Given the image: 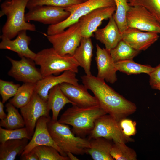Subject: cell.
<instances>
[{"mask_svg":"<svg viewBox=\"0 0 160 160\" xmlns=\"http://www.w3.org/2000/svg\"><path fill=\"white\" fill-rule=\"evenodd\" d=\"M5 107L7 116L5 119L1 120L0 126L8 129L24 127V120L16 107L9 102L6 104Z\"/></svg>","mask_w":160,"mask_h":160,"instance_id":"d4e9b609","label":"cell"},{"mask_svg":"<svg viewBox=\"0 0 160 160\" xmlns=\"http://www.w3.org/2000/svg\"><path fill=\"white\" fill-rule=\"evenodd\" d=\"M20 159L21 160H39L37 156L32 150L27 154L21 155Z\"/></svg>","mask_w":160,"mask_h":160,"instance_id":"74e56055","label":"cell"},{"mask_svg":"<svg viewBox=\"0 0 160 160\" xmlns=\"http://www.w3.org/2000/svg\"><path fill=\"white\" fill-rule=\"evenodd\" d=\"M3 104L2 101H0V119L1 120L5 119L7 116L4 111Z\"/></svg>","mask_w":160,"mask_h":160,"instance_id":"f35d334b","label":"cell"},{"mask_svg":"<svg viewBox=\"0 0 160 160\" xmlns=\"http://www.w3.org/2000/svg\"><path fill=\"white\" fill-rule=\"evenodd\" d=\"M6 57L12 65L8 73V75L16 80L24 83L36 84L43 78L40 70L36 67L33 60L22 57L20 60H17L8 56Z\"/></svg>","mask_w":160,"mask_h":160,"instance_id":"30bf717a","label":"cell"},{"mask_svg":"<svg viewBox=\"0 0 160 160\" xmlns=\"http://www.w3.org/2000/svg\"><path fill=\"white\" fill-rule=\"evenodd\" d=\"M116 9V6L99 8L80 18L78 22L82 37L93 36L102 21L111 17Z\"/></svg>","mask_w":160,"mask_h":160,"instance_id":"4fadbf2b","label":"cell"},{"mask_svg":"<svg viewBox=\"0 0 160 160\" xmlns=\"http://www.w3.org/2000/svg\"><path fill=\"white\" fill-rule=\"evenodd\" d=\"M140 52L122 39L110 51V53L114 62L116 63L126 60H133Z\"/></svg>","mask_w":160,"mask_h":160,"instance_id":"83f0119b","label":"cell"},{"mask_svg":"<svg viewBox=\"0 0 160 160\" xmlns=\"http://www.w3.org/2000/svg\"><path fill=\"white\" fill-rule=\"evenodd\" d=\"M78 81L76 73L66 71L60 75H51L43 77L36 84L35 92L44 100L47 101L49 92L55 86L64 82L77 85Z\"/></svg>","mask_w":160,"mask_h":160,"instance_id":"ac0fdd59","label":"cell"},{"mask_svg":"<svg viewBox=\"0 0 160 160\" xmlns=\"http://www.w3.org/2000/svg\"><path fill=\"white\" fill-rule=\"evenodd\" d=\"M70 13L65 8L49 5L37 6L29 9L25 14L26 22L37 21L45 24L54 25L67 18Z\"/></svg>","mask_w":160,"mask_h":160,"instance_id":"7c38bea8","label":"cell"},{"mask_svg":"<svg viewBox=\"0 0 160 160\" xmlns=\"http://www.w3.org/2000/svg\"><path fill=\"white\" fill-rule=\"evenodd\" d=\"M158 33L143 32L135 28H128L121 33L122 39L131 47L139 51L145 50L158 39Z\"/></svg>","mask_w":160,"mask_h":160,"instance_id":"e0dca14e","label":"cell"},{"mask_svg":"<svg viewBox=\"0 0 160 160\" xmlns=\"http://www.w3.org/2000/svg\"><path fill=\"white\" fill-rule=\"evenodd\" d=\"M114 6H116V4L113 0H87L65 8V10L70 13V16L59 23L49 25L47 29V34L54 35L63 32L67 28L78 22L81 17L95 9Z\"/></svg>","mask_w":160,"mask_h":160,"instance_id":"8992f818","label":"cell"},{"mask_svg":"<svg viewBox=\"0 0 160 160\" xmlns=\"http://www.w3.org/2000/svg\"><path fill=\"white\" fill-rule=\"evenodd\" d=\"M59 85L64 95L73 103V105L82 108L99 105L97 98L89 93L88 89L84 84L74 85L64 82Z\"/></svg>","mask_w":160,"mask_h":160,"instance_id":"5bb4252c","label":"cell"},{"mask_svg":"<svg viewBox=\"0 0 160 160\" xmlns=\"http://www.w3.org/2000/svg\"><path fill=\"white\" fill-rule=\"evenodd\" d=\"M20 86L19 84H15L12 81L0 80V94L2 102L5 103L10 98L14 97Z\"/></svg>","mask_w":160,"mask_h":160,"instance_id":"e575fe53","label":"cell"},{"mask_svg":"<svg viewBox=\"0 0 160 160\" xmlns=\"http://www.w3.org/2000/svg\"><path fill=\"white\" fill-rule=\"evenodd\" d=\"M96 48L95 60L98 70L97 77L110 83H114L117 80L116 72L118 70L110 52L101 48L98 44Z\"/></svg>","mask_w":160,"mask_h":160,"instance_id":"2e32d148","label":"cell"},{"mask_svg":"<svg viewBox=\"0 0 160 160\" xmlns=\"http://www.w3.org/2000/svg\"><path fill=\"white\" fill-rule=\"evenodd\" d=\"M32 150L37 156L39 160H70L68 156L62 155L56 149L51 146H39Z\"/></svg>","mask_w":160,"mask_h":160,"instance_id":"4dcf8cb0","label":"cell"},{"mask_svg":"<svg viewBox=\"0 0 160 160\" xmlns=\"http://www.w3.org/2000/svg\"><path fill=\"white\" fill-rule=\"evenodd\" d=\"M103 137L114 143H126L132 142L134 139L125 136L119 123L109 114L104 115L95 121L93 129L89 134L88 140Z\"/></svg>","mask_w":160,"mask_h":160,"instance_id":"ba28073f","label":"cell"},{"mask_svg":"<svg viewBox=\"0 0 160 160\" xmlns=\"http://www.w3.org/2000/svg\"><path fill=\"white\" fill-rule=\"evenodd\" d=\"M84 2L87 1V0H82Z\"/></svg>","mask_w":160,"mask_h":160,"instance_id":"b9f144b4","label":"cell"},{"mask_svg":"<svg viewBox=\"0 0 160 160\" xmlns=\"http://www.w3.org/2000/svg\"><path fill=\"white\" fill-rule=\"evenodd\" d=\"M29 139L9 140L0 143V160H14L21 155L28 143Z\"/></svg>","mask_w":160,"mask_h":160,"instance_id":"603a6c76","label":"cell"},{"mask_svg":"<svg viewBox=\"0 0 160 160\" xmlns=\"http://www.w3.org/2000/svg\"><path fill=\"white\" fill-rule=\"evenodd\" d=\"M149 84L151 86L160 84V64L155 67L149 75Z\"/></svg>","mask_w":160,"mask_h":160,"instance_id":"8d00e7d4","label":"cell"},{"mask_svg":"<svg viewBox=\"0 0 160 160\" xmlns=\"http://www.w3.org/2000/svg\"><path fill=\"white\" fill-rule=\"evenodd\" d=\"M47 126L53 140L65 155L68 152L76 155L86 153L90 146L89 140L75 136L68 125L60 123L51 118Z\"/></svg>","mask_w":160,"mask_h":160,"instance_id":"277c9868","label":"cell"},{"mask_svg":"<svg viewBox=\"0 0 160 160\" xmlns=\"http://www.w3.org/2000/svg\"><path fill=\"white\" fill-rule=\"evenodd\" d=\"M115 65L118 71L128 75L143 73L149 75L154 68L149 65L138 64L134 62L133 60L119 61L115 63Z\"/></svg>","mask_w":160,"mask_h":160,"instance_id":"4316f807","label":"cell"},{"mask_svg":"<svg viewBox=\"0 0 160 160\" xmlns=\"http://www.w3.org/2000/svg\"><path fill=\"white\" fill-rule=\"evenodd\" d=\"M107 114L99 105L82 108L73 105L65 111L57 121L72 126L71 130L76 136L84 138L93 129L95 120Z\"/></svg>","mask_w":160,"mask_h":160,"instance_id":"3957f363","label":"cell"},{"mask_svg":"<svg viewBox=\"0 0 160 160\" xmlns=\"http://www.w3.org/2000/svg\"><path fill=\"white\" fill-rule=\"evenodd\" d=\"M36 84L24 83L19 88L13 97L9 102L16 108H20L27 104L35 91Z\"/></svg>","mask_w":160,"mask_h":160,"instance_id":"484cf974","label":"cell"},{"mask_svg":"<svg viewBox=\"0 0 160 160\" xmlns=\"http://www.w3.org/2000/svg\"><path fill=\"white\" fill-rule=\"evenodd\" d=\"M119 123L123 134L126 137H130L136 133V123L135 121L125 118L121 119Z\"/></svg>","mask_w":160,"mask_h":160,"instance_id":"d590c367","label":"cell"},{"mask_svg":"<svg viewBox=\"0 0 160 160\" xmlns=\"http://www.w3.org/2000/svg\"><path fill=\"white\" fill-rule=\"evenodd\" d=\"M36 64L40 66V71L43 77L69 70L78 72L79 65L73 55H61L53 47L44 49L36 53L34 60Z\"/></svg>","mask_w":160,"mask_h":160,"instance_id":"5b68a950","label":"cell"},{"mask_svg":"<svg viewBox=\"0 0 160 160\" xmlns=\"http://www.w3.org/2000/svg\"><path fill=\"white\" fill-rule=\"evenodd\" d=\"M151 86L152 89L160 91V84H156Z\"/></svg>","mask_w":160,"mask_h":160,"instance_id":"60d3db41","label":"cell"},{"mask_svg":"<svg viewBox=\"0 0 160 160\" xmlns=\"http://www.w3.org/2000/svg\"><path fill=\"white\" fill-rule=\"evenodd\" d=\"M111 155L116 160H135L137 154L135 151L124 143H114L111 148Z\"/></svg>","mask_w":160,"mask_h":160,"instance_id":"f546056e","label":"cell"},{"mask_svg":"<svg viewBox=\"0 0 160 160\" xmlns=\"http://www.w3.org/2000/svg\"><path fill=\"white\" fill-rule=\"evenodd\" d=\"M83 2L82 0H30L26 8L29 10L37 6L49 5L65 8Z\"/></svg>","mask_w":160,"mask_h":160,"instance_id":"1f68e13d","label":"cell"},{"mask_svg":"<svg viewBox=\"0 0 160 160\" xmlns=\"http://www.w3.org/2000/svg\"><path fill=\"white\" fill-rule=\"evenodd\" d=\"M51 119L50 116H42L38 120L32 138L21 155L28 153L36 147L47 145L55 148L62 155L67 156L55 143L49 132L47 124Z\"/></svg>","mask_w":160,"mask_h":160,"instance_id":"9a60e30c","label":"cell"},{"mask_svg":"<svg viewBox=\"0 0 160 160\" xmlns=\"http://www.w3.org/2000/svg\"><path fill=\"white\" fill-rule=\"evenodd\" d=\"M52 47L61 55H73L80 44L82 38L81 30L78 22L72 24L68 29L56 34L46 35Z\"/></svg>","mask_w":160,"mask_h":160,"instance_id":"52a82bcc","label":"cell"},{"mask_svg":"<svg viewBox=\"0 0 160 160\" xmlns=\"http://www.w3.org/2000/svg\"><path fill=\"white\" fill-rule=\"evenodd\" d=\"M128 4L130 6L145 7L160 23V0H128Z\"/></svg>","mask_w":160,"mask_h":160,"instance_id":"836d02e7","label":"cell"},{"mask_svg":"<svg viewBox=\"0 0 160 160\" xmlns=\"http://www.w3.org/2000/svg\"><path fill=\"white\" fill-rule=\"evenodd\" d=\"M126 17L128 28L160 33V23L150 12L143 6H130Z\"/></svg>","mask_w":160,"mask_h":160,"instance_id":"8fae6325","label":"cell"},{"mask_svg":"<svg viewBox=\"0 0 160 160\" xmlns=\"http://www.w3.org/2000/svg\"><path fill=\"white\" fill-rule=\"evenodd\" d=\"M104 28L97 29L95 32L96 40L104 44L105 49L110 51L122 40L121 34L113 16Z\"/></svg>","mask_w":160,"mask_h":160,"instance_id":"ffe728a7","label":"cell"},{"mask_svg":"<svg viewBox=\"0 0 160 160\" xmlns=\"http://www.w3.org/2000/svg\"><path fill=\"white\" fill-rule=\"evenodd\" d=\"M81 78L83 84L94 94L99 106L118 122L136 111L134 103L116 92L104 79L92 74L83 75Z\"/></svg>","mask_w":160,"mask_h":160,"instance_id":"6da1fadb","label":"cell"},{"mask_svg":"<svg viewBox=\"0 0 160 160\" xmlns=\"http://www.w3.org/2000/svg\"><path fill=\"white\" fill-rule=\"evenodd\" d=\"M93 48L91 38L82 37L73 55L87 75H92L90 69Z\"/></svg>","mask_w":160,"mask_h":160,"instance_id":"44dd1931","label":"cell"},{"mask_svg":"<svg viewBox=\"0 0 160 160\" xmlns=\"http://www.w3.org/2000/svg\"><path fill=\"white\" fill-rule=\"evenodd\" d=\"M30 0H6L1 4L0 17L6 15L7 19L2 28L1 39H12L23 30L36 31L35 25L25 20V9Z\"/></svg>","mask_w":160,"mask_h":160,"instance_id":"7a4b0ae2","label":"cell"},{"mask_svg":"<svg viewBox=\"0 0 160 160\" xmlns=\"http://www.w3.org/2000/svg\"><path fill=\"white\" fill-rule=\"evenodd\" d=\"M31 138L25 127L13 129H8L0 127V143H4L9 140L27 138L30 140Z\"/></svg>","mask_w":160,"mask_h":160,"instance_id":"d6a6232c","label":"cell"},{"mask_svg":"<svg viewBox=\"0 0 160 160\" xmlns=\"http://www.w3.org/2000/svg\"><path fill=\"white\" fill-rule=\"evenodd\" d=\"M116 6V12L113 15L121 33L128 28L127 22V14L130 8L128 0H113Z\"/></svg>","mask_w":160,"mask_h":160,"instance_id":"f1b7e54d","label":"cell"},{"mask_svg":"<svg viewBox=\"0 0 160 160\" xmlns=\"http://www.w3.org/2000/svg\"><path fill=\"white\" fill-rule=\"evenodd\" d=\"M67 156L69 157L70 160H79L74 155V154L70 153L68 152L66 153Z\"/></svg>","mask_w":160,"mask_h":160,"instance_id":"ab89813d","label":"cell"},{"mask_svg":"<svg viewBox=\"0 0 160 160\" xmlns=\"http://www.w3.org/2000/svg\"><path fill=\"white\" fill-rule=\"evenodd\" d=\"M20 109L25 127L31 137L38 120L42 116H50V110L47 101L42 99L35 91L28 103Z\"/></svg>","mask_w":160,"mask_h":160,"instance_id":"9c48e42d","label":"cell"},{"mask_svg":"<svg viewBox=\"0 0 160 160\" xmlns=\"http://www.w3.org/2000/svg\"><path fill=\"white\" fill-rule=\"evenodd\" d=\"M89 147L86 153L89 154L94 160H113L110 152L113 144L111 140L103 137L89 140Z\"/></svg>","mask_w":160,"mask_h":160,"instance_id":"7402d4cb","label":"cell"},{"mask_svg":"<svg viewBox=\"0 0 160 160\" xmlns=\"http://www.w3.org/2000/svg\"><path fill=\"white\" fill-rule=\"evenodd\" d=\"M26 31L23 30L19 32L14 40L6 38H1L0 49L13 51L16 52L20 57H25L34 60L36 53L31 50L29 47L31 39L27 35Z\"/></svg>","mask_w":160,"mask_h":160,"instance_id":"d6986e66","label":"cell"},{"mask_svg":"<svg viewBox=\"0 0 160 160\" xmlns=\"http://www.w3.org/2000/svg\"><path fill=\"white\" fill-rule=\"evenodd\" d=\"M47 102L49 108L52 111V119L54 120H57L60 111L66 104L70 103L73 104L63 92L59 84L50 90Z\"/></svg>","mask_w":160,"mask_h":160,"instance_id":"cb8c5ba5","label":"cell"}]
</instances>
